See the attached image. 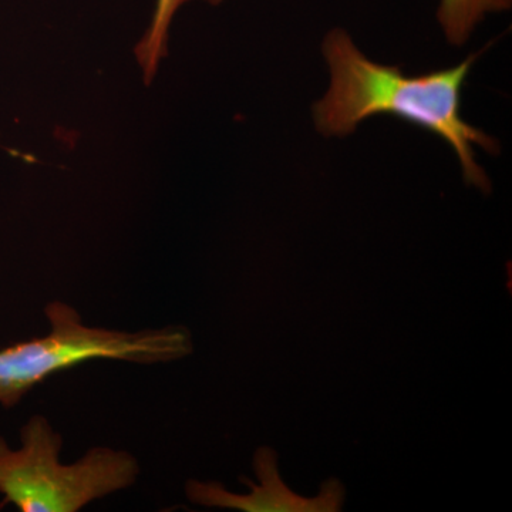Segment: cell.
I'll use <instances>...</instances> for the list:
<instances>
[{
    "mask_svg": "<svg viewBox=\"0 0 512 512\" xmlns=\"http://www.w3.org/2000/svg\"><path fill=\"white\" fill-rule=\"evenodd\" d=\"M323 55L330 87L313 107V120L323 136H348L377 114L397 117L443 138L460 161L464 181L490 192V180L477 163L474 147L497 154L500 146L461 116V94L477 55L448 69L406 76L399 67L367 59L342 29L325 37Z\"/></svg>",
    "mask_w": 512,
    "mask_h": 512,
    "instance_id": "1",
    "label": "cell"
},
{
    "mask_svg": "<svg viewBox=\"0 0 512 512\" xmlns=\"http://www.w3.org/2000/svg\"><path fill=\"white\" fill-rule=\"evenodd\" d=\"M50 332L0 349V406H16L37 384L92 360L157 365L184 359L192 352L183 326L124 332L89 326L64 302L46 306Z\"/></svg>",
    "mask_w": 512,
    "mask_h": 512,
    "instance_id": "2",
    "label": "cell"
},
{
    "mask_svg": "<svg viewBox=\"0 0 512 512\" xmlns=\"http://www.w3.org/2000/svg\"><path fill=\"white\" fill-rule=\"evenodd\" d=\"M63 439L46 417H30L20 447L0 437V495L22 512H76L136 483L137 458L96 447L73 464L60 460Z\"/></svg>",
    "mask_w": 512,
    "mask_h": 512,
    "instance_id": "3",
    "label": "cell"
},
{
    "mask_svg": "<svg viewBox=\"0 0 512 512\" xmlns=\"http://www.w3.org/2000/svg\"><path fill=\"white\" fill-rule=\"evenodd\" d=\"M254 468L259 485L245 480L251 488L249 494L229 493L218 483L190 481L187 497L204 507L247 512H339L345 504L346 490L338 480L326 481L316 497L293 493L279 474L278 456L272 448L256 451Z\"/></svg>",
    "mask_w": 512,
    "mask_h": 512,
    "instance_id": "4",
    "label": "cell"
},
{
    "mask_svg": "<svg viewBox=\"0 0 512 512\" xmlns=\"http://www.w3.org/2000/svg\"><path fill=\"white\" fill-rule=\"evenodd\" d=\"M194 0H156L150 25L136 46V59L144 80L153 82L161 63L167 56L168 35L178 10ZM210 5H221L225 0H202Z\"/></svg>",
    "mask_w": 512,
    "mask_h": 512,
    "instance_id": "5",
    "label": "cell"
},
{
    "mask_svg": "<svg viewBox=\"0 0 512 512\" xmlns=\"http://www.w3.org/2000/svg\"><path fill=\"white\" fill-rule=\"evenodd\" d=\"M512 0H440L437 19L448 42L461 46L490 13L511 9Z\"/></svg>",
    "mask_w": 512,
    "mask_h": 512,
    "instance_id": "6",
    "label": "cell"
}]
</instances>
